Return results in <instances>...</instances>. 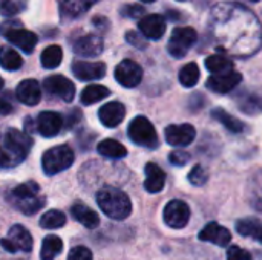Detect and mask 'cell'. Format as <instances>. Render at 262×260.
Listing matches in <instances>:
<instances>
[{
    "instance_id": "6da1fadb",
    "label": "cell",
    "mask_w": 262,
    "mask_h": 260,
    "mask_svg": "<svg viewBox=\"0 0 262 260\" xmlns=\"http://www.w3.org/2000/svg\"><path fill=\"white\" fill-rule=\"evenodd\" d=\"M209 31L223 52L249 57L261 48V25L256 15L238 3H220L210 11Z\"/></svg>"
},
{
    "instance_id": "7a4b0ae2",
    "label": "cell",
    "mask_w": 262,
    "mask_h": 260,
    "mask_svg": "<svg viewBox=\"0 0 262 260\" xmlns=\"http://www.w3.org/2000/svg\"><path fill=\"white\" fill-rule=\"evenodd\" d=\"M32 146L28 133L17 129H8L0 135V169H12L21 164Z\"/></svg>"
},
{
    "instance_id": "3957f363",
    "label": "cell",
    "mask_w": 262,
    "mask_h": 260,
    "mask_svg": "<svg viewBox=\"0 0 262 260\" xmlns=\"http://www.w3.org/2000/svg\"><path fill=\"white\" fill-rule=\"evenodd\" d=\"M97 204L107 218L115 221H123L132 213L129 196L115 187H103L97 193Z\"/></svg>"
},
{
    "instance_id": "277c9868",
    "label": "cell",
    "mask_w": 262,
    "mask_h": 260,
    "mask_svg": "<svg viewBox=\"0 0 262 260\" xmlns=\"http://www.w3.org/2000/svg\"><path fill=\"white\" fill-rule=\"evenodd\" d=\"M38 193H40L38 184L34 181H29L12 188L11 193L8 195V199L23 215L31 216V215H35L45 205V199Z\"/></svg>"
},
{
    "instance_id": "5b68a950",
    "label": "cell",
    "mask_w": 262,
    "mask_h": 260,
    "mask_svg": "<svg viewBox=\"0 0 262 260\" xmlns=\"http://www.w3.org/2000/svg\"><path fill=\"white\" fill-rule=\"evenodd\" d=\"M75 155L69 146H55L41 156V167L48 176H54L74 164Z\"/></svg>"
},
{
    "instance_id": "8992f818",
    "label": "cell",
    "mask_w": 262,
    "mask_h": 260,
    "mask_svg": "<svg viewBox=\"0 0 262 260\" xmlns=\"http://www.w3.org/2000/svg\"><path fill=\"white\" fill-rule=\"evenodd\" d=\"M0 34L8 38V41L14 46H17L20 51L31 54L34 48L38 43V38L34 32L21 28L20 21H6L0 25Z\"/></svg>"
},
{
    "instance_id": "52a82bcc",
    "label": "cell",
    "mask_w": 262,
    "mask_h": 260,
    "mask_svg": "<svg viewBox=\"0 0 262 260\" xmlns=\"http://www.w3.org/2000/svg\"><path fill=\"white\" fill-rule=\"evenodd\" d=\"M127 135L134 144L146 149H157L160 144L157 130L146 116L134 118L127 127Z\"/></svg>"
},
{
    "instance_id": "ba28073f",
    "label": "cell",
    "mask_w": 262,
    "mask_h": 260,
    "mask_svg": "<svg viewBox=\"0 0 262 260\" xmlns=\"http://www.w3.org/2000/svg\"><path fill=\"white\" fill-rule=\"evenodd\" d=\"M196 40H198V34L193 28L189 26L175 28L167 43L169 54L175 58H183L190 51V48L196 43Z\"/></svg>"
},
{
    "instance_id": "9c48e42d",
    "label": "cell",
    "mask_w": 262,
    "mask_h": 260,
    "mask_svg": "<svg viewBox=\"0 0 262 260\" xmlns=\"http://www.w3.org/2000/svg\"><path fill=\"white\" fill-rule=\"evenodd\" d=\"M0 247L14 254V253H31L32 250V236L23 225H12L8 231V236L0 239Z\"/></svg>"
},
{
    "instance_id": "30bf717a",
    "label": "cell",
    "mask_w": 262,
    "mask_h": 260,
    "mask_svg": "<svg viewBox=\"0 0 262 260\" xmlns=\"http://www.w3.org/2000/svg\"><path fill=\"white\" fill-rule=\"evenodd\" d=\"M163 219L166 222L167 227L175 228V230H181L189 224L190 219V208L184 201L180 199H173L170 201L163 211Z\"/></svg>"
},
{
    "instance_id": "8fae6325",
    "label": "cell",
    "mask_w": 262,
    "mask_h": 260,
    "mask_svg": "<svg viewBox=\"0 0 262 260\" xmlns=\"http://www.w3.org/2000/svg\"><path fill=\"white\" fill-rule=\"evenodd\" d=\"M115 80L127 89L137 87L141 80H143V69L138 63L134 60H123L117 67H115Z\"/></svg>"
},
{
    "instance_id": "7c38bea8",
    "label": "cell",
    "mask_w": 262,
    "mask_h": 260,
    "mask_svg": "<svg viewBox=\"0 0 262 260\" xmlns=\"http://www.w3.org/2000/svg\"><path fill=\"white\" fill-rule=\"evenodd\" d=\"M43 89L52 95V97H58L66 103H71L75 97V86L71 80H68L63 75H51L48 78H45L43 81Z\"/></svg>"
},
{
    "instance_id": "4fadbf2b",
    "label": "cell",
    "mask_w": 262,
    "mask_h": 260,
    "mask_svg": "<svg viewBox=\"0 0 262 260\" xmlns=\"http://www.w3.org/2000/svg\"><path fill=\"white\" fill-rule=\"evenodd\" d=\"M166 143L173 147H186L193 143L196 130L192 124H172L164 130Z\"/></svg>"
},
{
    "instance_id": "5bb4252c",
    "label": "cell",
    "mask_w": 262,
    "mask_h": 260,
    "mask_svg": "<svg viewBox=\"0 0 262 260\" xmlns=\"http://www.w3.org/2000/svg\"><path fill=\"white\" fill-rule=\"evenodd\" d=\"M72 74L81 81H92L103 78L106 74V64L101 61H74Z\"/></svg>"
},
{
    "instance_id": "9a60e30c",
    "label": "cell",
    "mask_w": 262,
    "mask_h": 260,
    "mask_svg": "<svg viewBox=\"0 0 262 260\" xmlns=\"http://www.w3.org/2000/svg\"><path fill=\"white\" fill-rule=\"evenodd\" d=\"M198 239L203 242H209V244H215L218 247H227L232 241V234L230 231L220 225L218 222H209L198 234Z\"/></svg>"
},
{
    "instance_id": "2e32d148",
    "label": "cell",
    "mask_w": 262,
    "mask_h": 260,
    "mask_svg": "<svg viewBox=\"0 0 262 260\" xmlns=\"http://www.w3.org/2000/svg\"><path fill=\"white\" fill-rule=\"evenodd\" d=\"M61 127H63V118L57 112L45 110L37 118V130L45 138H52L58 135Z\"/></svg>"
},
{
    "instance_id": "e0dca14e",
    "label": "cell",
    "mask_w": 262,
    "mask_h": 260,
    "mask_svg": "<svg viewBox=\"0 0 262 260\" xmlns=\"http://www.w3.org/2000/svg\"><path fill=\"white\" fill-rule=\"evenodd\" d=\"M138 28L144 37H147L150 40H160V38H163V35L166 32V20L160 14L144 15L140 20Z\"/></svg>"
},
{
    "instance_id": "ac0fdd59",
    "label": "cell",
    "mask_w": 262,
    "mask_h": 260,
    "mask_svg": "<svg viewBox=\"0 0 262 260\" xmlns=\"http://www.w3.org/2000/svg\"><path fill=\"white\" fill-rule=\"evenodd\" d=\"M241 80H243L241 74L236 70H232V72L221 74V75H212L207 80V87L216 93H227L233 90L241 83Z\"/></svg>"
},
{
    "instance_id": "d6986e66",
    "label": "cell",
    "mask_w": 262,
    "mask_h": 260,
    "mask_svg": "<svg viewBox=\"0 0 262 260\" xmlns=\"http://www.w3.org/2000/svg\"><path fill=\"white\" fill-rule=\"evenodd\" d=\"M124 116H126V107L118 101L106 103L98 110V118L101 124H104L109 129L117 127L124 120Z\"/></svg>"
},
{
    "instance_id": "ffe728a7",
    "label": "cell",
    "mask_w": 262,
    "mask_h": 260,
    "mask_svg": "<svg viewBox=\"0 0 262 260\" xmlns=\"http://www.w3.org/2000/svg\"><path fill=\"white\" fill-rule=\"evenodd\" d=\"M72 49L75 54H78L81 57H97L103 52L104 43L97 35H84L74 41Z\"/></svg>"
},
{
    "instance_id": "44dd1931",
    "label": "cell",
    "mask_w": 262,
    "mask_h": 260,
    "mask_svg": "<svg viewBox=\"0 0 262 260\" xmlns=\"http://www.w3.org/2000/svg\"><path fill=\"white\" fill-rule=\"evenodd\" d=\"M15 95H17V100L21 104L35 106V104H38V101L41 98V87H40L38 81H35V80H31V78L23 80L17 86Z\"/></svg>"
},
{
    "instance_id": "7402d4cb",
    "label": "cell",
    "mask_w": 262,
    "mask_h": 260,
    "mask_svg": "<svg viewBox=\"0 0 262 260\" xmlns=\"http://www.w3.org/2000/svg\"><path fill=\"white\" fill-rule=\"evenodd\" d=\"M146 181H144V188L149 193H160L164 185H166V173L163 169L154 162L146 164Z\"/></svg>"
},
{
    "instance_id": "603a6c76",
    "label": "cell",
    "mask_w": 262,
    "mask_h": 260,
    "mask_svg": "<svg viewBox=\"0 0 262 260\" xmlns=\"http://www.w3.org/2000/svg\"><path fill=\"white\" fill-rule=\"evenodd\" d=\"M71 215H72V218L77 222H80L83 227H86L89 230L97 228L100 225L98 215L92 208H89L88 205H84L83 202H75L72 205V208H71Z\"/></svg>"
},
{
    "instance_id": "cb8c5ba5",
    "label": "cell",
    "mask_w": 262,
    "mask_h": 260,
    "mask_svg": "<svg viewBox=\"0 0 262 260\" xmlns=\"http://www.w3.org/2000/svg\"><path fill=\"white\" fill-rule=\"evenodd\" d=\"M98 0H63L60 5V12L63 18H77L88 12Z\"/></svg>"
},
{
    "instance_id": "d4e9b609",
    "label": "cell",
    "mask_w": 262,
    "mask_h": 260,
    "mask_svg": "<svg viewBox=\"0 0 262 260\" xmlns=\"http://www.w3.org/2000/svg\"><path fill=\"white\" fill-rule=\"evenodd\" d=\"M236 231L244 236V238H252L256 242H262L261 234V221L258 218H246V219H239L235 224Z\"/></svg>"
},
{
    "instance_id": "484cf974",
    "label": "cell",
    "mask_w": 262,
    "mask_h": 260,
    "mask_svg": "<svg viewBox=\"0 0 262 260\" xmlns=\"http://www.w3.org/2000/svg\"><path fill=\"white\" fill-rule=\"evenodd\" d=\"M63 250V241L58 236L49 234L41 242L40 260H54Z\"/></svg>"
},
{
    "instance_id": "4316f807",
    "label": "cell",
    "mask_w": 262,
    "mask_h": 260,
    "mask_svg": "<svg viewBox=\"0 0 262 260\" xmlns=\"http://www.w3.org/2000/svg\"><path fill=\"white\" fill-rule=\"evenodd\" d=\"M97 150L100 155L111 158V159H121L127 155V149L115 139H103L98 144Z\"/></svg>"
},
{
    "instance_id": "83f0119b",
    "label": "cell",
    "mask_w": 262,
    "mask_h": 260,
    "mask_svg": "<svg viewBox=\"0 0 262 260\" xmlns=\"http://www.w3.org/2000/svg\"><path fill=\"white\" fill-rule=\"evenodd\" d=\"M212 118H215L216 121H220L232 133H241V132H244V123L239 121L238 118H235L233 115H230L229 112H226L221 107L212 110Z\"/></svg>"
},
{
    "instance_id": "f1b7e54d",
    "label": "cell",
    "mask_w": 262,
    "mask_h": 260,
    "mask_svg": "<svg viewBox=\"0 0 262 260\" xmlns=\"http://www.w3.org/2000/svg\"><path fill=\"white\" fill-rule=\"evenodd\" d=\"M206 67L209 72H212V75H221V74H227L233 70V63L224 57V55H210L206 58Z\"/></svg>"
},
{
    "instance_id": "f546056e",
    "label": "cell",
    "mask_w": 262,
    "mask_h": 260,
    "mask_svg": "<svg viewBox=\"0 0 262 260\" xmlns=\"http://www.w3.org/2000/svg\"><path fill=\"white\" fill-rule=\"evenodd\" d=\"M111 95V90L106 86H100V84H91L88 87L83 89L80 100L84 106H91L94 103H98L100 100L106 98Z\"/></svg>"
},
{
    "instance_id": "4dcf8cb0",
    "label": "cell",
    "mask_w": 262,
    "mask_h": 260,
    "mask_svg": "<svg viewBox=\"0 0 262 260\" xmlns=\"http://www.w3.org/2000/svg\"><path fill=\"white\" fill-rule=\"evenodd\" d=\"M61 60H63V51L57 44H51V46L45 48V51L41 52V57H40L41 66L45 69H55V67H58Z\"/></svg>"
},
{
    "instance_id": "1f68e13d",
    "label": "cell",
    "mask_w": 262,
    "mask_h": 260,
    "mask_svg": "<svg viewBox=\"0 0 262 260\" xmlns=\"http://www.w3.org/2000/svg\"><path fill=\"white\" fill-rule=\"evenodd\" d=\"M23 64L21 57L18 55L17 51L8 48V46H2L0 48V66L6 70H17L20 69Z\"/></svg>"
},
{
    "instance_id": "d6a6232c",
    "label": "cell",
    "mask_w": 262,
    "mask_h": 260,
    "mask_svg": "<svg viewBox=\"0 0 262 260\" xmlns=\"http://www.w3.org/2000/svg\"><path fill=\"white\" fill-rule=\"evenodd\" d=\"M40 227L46 230L61 228L66 224V215L60 210H49L40 218Z\"/></svg>"
},
{
    "instance_id": "836d02e7",
    "label": "cell",
    "mask_w": 262,
    "mask_h": 260,
    "mask_svg": "<svg viewBox=\"0 0 262 260\" xmlns=\"http://www.w3.org/2000/svg\"><path fill=\"white\" fill-rule=\"evenodd\" d=\"M200 81V67L196 63H189L180 70V83L184 87H193Z\"/></svg>"
},
{
    "instance_id": "e575fe53",
    "label": "cell",
    "mask_w": 262,
    "mask_h": 260,
    "mask_svg": "<svg viewBox=\"0 0 262 260\" xmlns=\"http://www.w3.org/2000/svg\"><path fill=\"white\" fill-rule=\"evenodd\" d=\"M26 6H28V0H2L0 12L6 17H12L25 11Z\"/></svg>"
},
{
    "instance_id": "d590c367",
    "label": "cell",
    "mask_w": 262,
    "mask_h": 260,
    "mask_svg": "<svg viewBox=\"0 0 262 260\" xmlns=\"http://www.w3.org/2000/svg\"><path fill=\"white\" fill-rule=\"evenodd\" d=\"M209 179V175L206 172V169L203 166H195L190 173H189V182L195 187H201L207 182Z\"/></svg>"
},
{
    "instance_id": "8d00e7d4",
    "label": "cell",
    "mask_w": 262,
    "mask_h": 260,
    "mask_svg": "<svg viewBox=\"0 0 262 260\" xmlns=\"http://www.w3.org/2000/svg\"><path fill=\"white\" fill-rule=\"evenodd\" d=\"M227 260H253V257L247 250L238 245H232L227 251Z\"/></svg>"
},
{
    "instance_id": "74e56055",
    "label": "cell",
    "mask_w": 262,
    "mask_h": 260,
    "mask_svg": "<svg viewBox=\"0 0 262 260\" xmlns=\"http://www.w3.org/2000/svg\"><path fill=\"white\" fill-rule=\"evenodd\" d=\"M190 159V155L184 150H173L170 155H169V161L172 166H178V167H183L189 162Z\"/></svg>"
},
{
    "instance_id": "f35d334b",
    "label": "cell",
    "mask_w": 262,
    "mask_h": 260,
    "mask_svg": "<svg viewBox=\"0 0 262 260\" xmlns=\"http://www.w3.org/2000/svg\"><path fill=\"white\" fill-rule=\"evenodd\" d=\"M68 260H92V253L86 247H75L69 251Z\"/></svg>"
},
{
    "instance_id": "ab89813d",
    "label": "cell",
    "mask_w": 262,
    "mask_h": 260,
    "mask_svg": "<svg viewBox=\"0 0 262 260\" xmlns=\"http://www.w3.org/2000/svg\"><path fill=\"white\" fill-rule=\"evenodd\" d=\"M121 15L123 17H129V18H137L140 15L144 14V8H141L140 5H126L121 8Z\"/></svg>"
},
{
    "instance_id": "60d3db41",
    "label": "cell",
    "mask_w": 262,
    "mask_h": 260,
    "mask_svg": "<svg viewBox=\"0 0 262 260\" xmlns=\"http://www.w3.org/2000/svg\"><path fill=\"white\" fill-rule=\"evenodd\" d=\"M11 112H12V104L6 98L0 97V115H9Z\"/></svg>"
},
{
    "instance_id": "b9f144b4",
    "label": "cell",
    "mask_w": 262,
    "mask_h": 260,
    "mask_svg": "<svg viewBox=\"0 0 262 260\" xmlns=\"http://www.w3.org/2000/svg\"><path fill=\"white\" fill-rule=\"evenodd\" d=\"M126 40H127L129 43H132L134 46H137V48H146V43L140 41V40H138V35H137L135 32H127V34H126Z\"/></svg>"
},
{
    "instance_id": "7bdbcfd3",
    "label": "cell",
    "mask_w": 262,
    "mask_h": 260,
    "mask_svg": "<svg viewBox=\"0 0 262 260\" xmlns=\"http://www.w3.org/2000/svg\"><path fill=\"white\" fill-rule=\"evenodd\" d=\"M3 86H5V81H3V78L0 77V89H3Z\"/></svg>"
},
{
    "instance_id": "ee69618b",
    "label": "cell",
    "mask_w": 262,
    "mask_h": 260,
    "mask_svg": "<svg viewBox=\"0 0 262 260\" xmlns=\"http://www.w3.org/2000/svg\"><path fill=\"white\" fill-rule=\"evenodd\" d=\"M140 2H144V3H154L155 0H140Z\"/></svg>"
},
{
    "instance_id": "f6af8a7d",
    "label": "cell",
    "mask_w": 262,
    "mask_h": 260,
    "mask_svg": "<svg viewBox=\"0 0 262 260\" xmlns=\"http://www.w3.org/2000/svg\"><path fill=\"white\" fill-rule=\"evenodd\" d=\"M252 2H253V3H258V2H259V0H252Z\"/></svg>"
},
{
    "instance_id": "bcb514c9",
    "label": "cell",
    "mask_w": 262,
    "mask_h": 260,
    "mask_svg": "<svg viewBox=\"0 0 262 260\" xmlns=\"http://www.w3.org/2000/svg\"><path fill=\"white\" fill-rule=\"evenodd\" d=\"M178 2H184V0H178Z\"/></svg>"
}]
</instances>
